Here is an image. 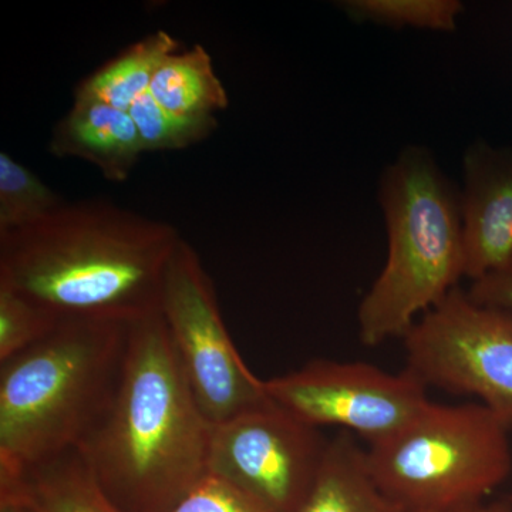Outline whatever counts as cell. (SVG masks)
<instances>
[{
    "label": "cell",
    "instance_id": "6da1fadb",
    "mask_svg": "<svg viewBox=\"0 0 512 512\" xmlns=\"http://www.w3.org/2000/svg\"><path fill=\"white\" fill-rule=\"evenodd\" d=\"M180 241L168 222L114 202H64L35 224L0 235V285L60 320L131 325L160 312Z\"/></svg>",
    "mask_w": 512,
    "mask_h": 512
},
{
    "label": "cell",
    "instance_id": "7a4b0ae2",
    "mask_svg": "<svg viewBox=\"0 0 512 512\" xmlns=\"http://www.w3.org/2000/svg\"><path fill=\"white\" fill-rule=\"evenodd\" d=\"M212 424L158 312L128 325L119 386L79 453L121 512H168L208 477Z\"/></svg>",
    "mask_w": 512,
    "mask_h": 512
},
{
    "label": "cell",
    "instance_id": "3957f363",
    "mask_svg": "<svg viewBox=\"0 0 512 512\" xmlns=\"http://www.w3.org/2000/svg\"><path fill=\"white\" fill-rule=\"evenodd\" d=\"M128 325L60 320L0 363V476L79 448L116 393Z\"/></svg>",
    "mask_w": 512,
    "mask_h": 512
},
{
    "label": "cell",
    "instance_id": "277c9868",
    "mask_svg": "<svg viewBox=\"0 0 512 512\" xmlns=\"http://www.w3.org/2000/svg\"><path fill=\"white\" fill-rule=\"evenodd\" d=\"M389 255L357 311L363 345L404 338L464 276L460 200L433 157L407 148L382 180Z\"/></svg>",
    "mask_w": 512,
    "mask_h": 512
},
{
    "label": "cell",
    "instance_id": "5b68a950",
    "mask_svg": "<svg viewBox=\"0 0 512 512\" xmlns=\"http://www.w3.org/2000/svg\"><path fill=\"white\" fill-rule=\"evenodd\" d=\"M512 427L478 402H430L366 448L370 476L402 512L483 503L512 473Z\"/></svg>",
    "mask_w": 512,
    "mask_h": 512
},
{
    "label": "cell",
    "instance_id": "8992f818",
    "mask_svg": "<svg viewBox=\"0 0 512 512\" xmlns=\"http://www.w3.org/2000/svg\"><path fill=\"white\" fill-rule=\"evenodd\" d=\"M160 313L178 365L212 426L271 400L265 380L252 373L229 336L200 255L183 238L168 262Z\"/></svg>",
    "mask_w": 512,
    "mask_h": 512
},
{
    "label": "cell",
    "instance_id": "52a82bcc",
    "mask_svg": "<svg viewBox=\"0 0 512 512\" xmlns=\"http://www.w3.org/2000/svg\"><path fill=\"white\" fill-rule=\"evenodd\" d=\"M403 342L406 369L429 389L474 397L512 427V311L454 288Z\"/></svg>",
    "mask_w": 512,
    "mask_h": 512
},
{
    "label": "cell",
    "instance_id": "ba28073f",
    "mask_svg": "<svg viewBox=\"0 0 512 512\" xmlns=\"http://www.w3.org/2000/svg\"><path fill=\"white\" fill-rule=\"evenodd\" d=\"M328 446L318 427L271 399L212 426L208 476L271 512H296L319 476Z\"/></svg>",
    "mask_w": 512,
    "mask_h": 512
},
{
    "label": "cell",
    "instance_id": "9c48e42d",
    "mask_svg": "<svg viewBox=\"0 0 512 512\" xmlns=\"http://www.w3.org/2000/svg\"><path fill=\"white\" fill-rule=\"evenodd\" d=\"M268 396L313 427L333 426L369 446L402 429L430 402L410 370L387 372L365 362L315 359L265 380Z\"/></svg>",
    "mask_w": 512,
    "mask_h": 512
},
{
    "label": "cell",
    "instance_id": "30bf717a",
    "mask_svg": "<svg viewBox=\"0 0 512 512\" xmlns=\"http://www.w3.org/2000/svg\"><path fill=\"white\" fill-rule=\"evenodd\" d=\"M464 276L473 282L512 265V154L476 144L464 156Z\"/></svg>",
    "mask_w": 512,
    "mask_h": 512
},
{
    "label": "cell",
    "instance_id": "8fae6325",
    "mask_svg": "<svg viewBox=\"0 0 512 512\" xmlns=\"http://www.w3.org/2000/svg\"><path fill=\"white\" fill-rule=\"evenodd\" d=\"M49 151L55 157L86 161L106 180L123 183L144 148L128 111L74 96L72 107L53 128Z\"/></svg>",
    "mask_w": 512,
    "mask_h": 512
},
{
    "label": "cell",
    "instance_id": "7c38bea8",
    "mask_svg": "<svg viewBox=\"0 0 512 512\" xmlns=\"http://www.w3.org/2000/svg\"><path fill=\"white\" fill-rule=\"evenodd\" d=\"M296 512H402L380 491L353 434L329 440L315 484Z\"/></svg>",
    "mask_w": 512,
    "mask_h": 512
},
{
    "label": "cell",
    "instance_id": "4fadbf2b",
    "mask_svg": "<svg viewBox=\"0 0 512 512\" xmlns=\"http://www.w3.org/2000/svg\"><path fill=\"white\" fill-rule=\"evenodd\" d=\"M148 92L164 110L185 119L215 117L229 104L210 53L201 45L168 56L154 74Z\"/></svg>",
    "mask_w": 512,
    "mask_h": 512
},
{
    "label": "cell",
    "instance_id": "5bb4252c",
    "mask_svg": "<svg viewBox=\"0 0 512 512\" xmlns=\"http://www.w3.org/2000/svg\"><path fill=\"white\" fill-rule=\"evenodd\" d=\"M178 50L180 42L177 39L164 30H157L84 77L74 90V96L100 100L128 111L150 90L158 67Z\"/></svg>",
    "mask_w": 512,
    "mask_h": 512
},
{
    "label": "cell",
    "instance_id": "9a60e30c",
    "mask_svg": "<svg viewBox=\"0 0 512 512\" xmlns=\"http://www.w3.org/2000/svg\"><path fill=\"white\" fill-rule=\"evenodd\" d=\"M19 480L36 512H121L94 480L77 448L26 468Z\"/></svg>",
    "mask_w": 512,
    "mask_h": 512
},
{
    "label": "cell",
    "instance_id": "2e32d148",
    "mask_svg": "<svg viewBox=\"0 0 512 512\" xmlns=\"http://www.w3.org/2000/svg\"><path fill=\"white\" fill-rule=\"evenodd\" d=\"M64 202L30 168L0 153V235L35 224Z\"/></svg>",
    "mask_w": 512,
    "mask_h": 512
},
{
    "label": "cell",
    "instance_id": "e0dca14e",
    "mask_svg": "<svg viewBox=\"0 0 512 512\" xmlns=\"http://www.w3.org/2000/svg\"><path fill=\"white\" fill-rule=\"evenodd\" d=\"M136 123L144 153L184 150L207 140L217 130V117L185 119L164 110L150 92L143 94L128 110Z\"/></svg>",
    "mask_w": 512,
    "mask_h": 512
},
{
    "label": "cell",
    "instance_id": "ac0fdd59",
    "mask_svg": "<svg viewBox=\"0 0 512 512\" xmlns=\"http://www.w3.org/2000/svg\"><path fill=\"white\" fill-rule=\"evenodd\" d=\"M343 8L352 18L370 20L392 28L430 30L456 29L458 13L463 10L456 0H350Z\"/></svg>",
    "mask_w": 512,
    "mask_h": 512
},
{
    "label": "cell",
    "instance_id": "d6986e66",
    "mask_svg": "<svg viewBox=\"0 0 512 512\" xmlns=\"http://www.w3.org/2000/svg\"><path fill=\"white\" fill-rule=\"evenodd\" d=\"M59 323L55 313L0 285V363L35 345Z\"/></svg>",
    "mask_w": 512,
    "mask_h": 512
},
{
    "label": "cell",
    "instance_id": "ffe728a7",
    "mask_svg": "<svg viewBox=\"0 0 512 512\" xmlns=\"http://www.w3.org/2000/svg\"><path fill=\"white\" fill-rule=\"evenodd\" d=\"M168 512H271L220 478L208 476Z\"/></svg>",
    "mask_w": 512,
    "mask_h": 512
},
{
    "label": "cell",
    "instance_id": "44dd1931",
    "mask_svg": "<svg viewBox=\"0 0 512 512\" xmlns=\"http://www.w3.org/2000/svg\"><path fill=\"white\" fill-rule=\"evenodd\" d=\"M467 293L480 305L512 311V265L473 282Z\"/></svg>",
    "mask_w": 512,
    "mask_h": 512
},
{
    "label": "cell",
    "instance_id": "7402d4cb",
    "mask_svg": "<svg viewBox=\"0 0 512 512\" xmlns=\"http://www.w3.org/2000/svg\"><path fill=\"white\" fill-rule=\"evenodd\" d=\"M0 512H36L29 503L19 477H0Z\"/></svg>",
    "mask_w": 512,
    "mask_h": 512
},
{
    "label": "cell",
    "instance_id": "603a6c76",
    "mask_svg": "<svg viewBox=\"0 0 512 512\" xmlns=\"http://www.w3.org/2000/svg\"><path fill=\"white\" fill-rule=\"evenodd\" d=\"M441 512H512V505L508 498L501 501H493V503H478L466 505V507L454 508V510Z\"/></svg>",
    "mask_w": 512,
    "mask_h": 512
},
{
    "label": "cell",
    "instance_id": "cb8c5ba5",
    "mask_svg": "<svg viewBox=\"0 0 512 512\" xmlns=\"http://www.w3.org/2000/svg\"><path fill=\"white\" fill-rule=\"evenodd\" d=\"M508 501H510V503L512 505V495H510V497H508Z\"/></svg>",
    "mask_w": 512,
    "mask_h": 512
}]
</instances>
